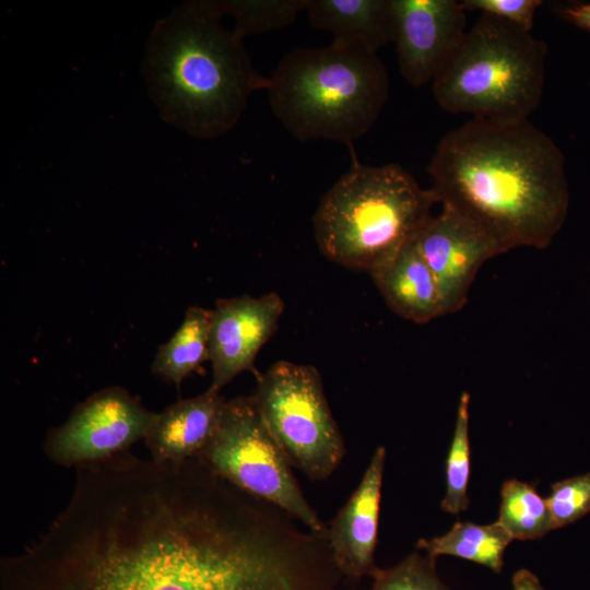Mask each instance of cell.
I'll use <instances>...</instances> for the list:
<instances>
[{"label":"cell","mask_w":590,"mask_h":590,"mask_svg":"<svg viewBox=\"0 0 590 590\" xmlns=\"http://www.w3.org/2000/svg\"><path fill=\"white\" fill-rule=\"evenodd\" d=\"M257 380L255 400L290 464L310 480L327 479L345 448L318 370L279 361Z\"/></svg>","instance_id":"cell-8"},{"label":"cell","mask_w":590,"mask_h":590,"mask_svg":"<svg viewBox=\"0 0 590 590\" xmlns=\"http://www.w3.org/2000/svg\"><path fill=\"white\" fill-rule=\"evenodd\" d=\"M511 540L497 521L485 526L458 521L441 536L418 540L416 547L434 558L452 555L500 573L504 553Z\"/></svg>","instance_id":"cell-18"},{"label":"cell","mask_w":590,"mask_h":590,"mask_svg":"<svg viewBox=\"0 0 590 590\" xmlns=\"http://www.w3.org/2000/svg\"><path fill=\"white\" fill-rule=\"evenodd\" d=\"M500 497L497 522L512 540H534L554 530L546 500L533 485L517 479L505 481Z\"/></svg>","instance_id":"cell-19"},{"label":"cell","mask_w":590,"mask_h":590,"mask_svg":"<svg viewBox=\"0 0 590 590\" xmlns=\"http://www.w3.org/2000/svg\"><path fill=\"white\" fill-rule=\"evenodd\" d=\"M546 52L531 32L482 13L433 79L434 98L473 120L527 121L541 103Z\"/></svg>","instance_id":"cell-6"},{"label":"cell","mask_w":590,"mask_h":590,"mask_svg":"<svg viewBox=\"0 0 590 590\" xmlns=\"http://www.w3.org/2000/svg\"><path fill=\"white\" fill-rule=\"evenodd\" d=\"M415 241L437 281L446 314L464 306L480 268L503 253L480 227L445 205L425 222Z\"/></svg>","instance_id":"cell-11"},{"label":"cell","mask_w":590,"mask_h":590,"mask_svg":"<svg viewBox=\"0 0 590 590\" xmlns=\"http://www.w3.org/2000/svg\"><path fill=\"white\" fill-rule=\"evenodd\" d=\"M156 416L126 389L108 387L76 404L63 424L49 429L44 452L62 467L101 462L129 451Z\"/></svg>","instance_id":"cell-9"},{"label":"cell","mask_w":590,"mask_h":590,"mask_svg":"<svg viewBox=\"0 0 590 590\" xmlns=\"http://www.w3.org/2000/svg\"><path fill=\"white\" fill-rule=\"evenodd\" d=\"M415 237L369 273L394 314L416 323H426L447 314L437 281L421 255Z\"/></svg>","instance_id":"cell-15"},{"label":"cell","mask_w":590,"mask_h":590,"mask_svg":"<svg viewBox=\"0 0 590 590\" xmlns=\"http://www.w3.org/2000/svg\"><path fill=\"white\" fill-rule=\"evenodd\" d=\"M212 309L190 306L172 338L162 344L152 363V373L180 386L182 380L210 359Z\"/></svg>","instance_id":"cell-17"},{"label":"cell","mask_w":590,"mask_h":590,"mask_svg":"<svg viewBox=\"0 0 590 590\" xmlns=\"http://www.w3.org/2000/svg\"><path fill=\"white\" fill-rule=\"evenodd\" d=\"M545 500L554 529L579 520L590 511V473L554 483Z\"/></svg>","instance_id":"cell-23"},{"label":"cell","mask_w":590,"mask_h":590,"mask_svg":"<svg viewBox=\"0 0 590 590\" xmlns=\"http://www.w3.org/2000/svg\"><path fill=\"white\" fill-rule=\"evenodd\" d=\"M512 590H544L539 578L528 569H519L512 577Z\"/></svg>","instance_id":"cell-26"},{"label":"cell","mask_w":590,"mask_h":590,"mask_svg":"<svg viewBox=\"0 0 590 590\" xmlns=\"http://www.w3.org/2000/svg\"><path fill=\"white\" fill-rule=\"evenodd\" d=\"M562 15L578 28L590 32V2L568 5L562 10Z\"/></svg>","instance_id":"cell-25"},{"label":"cell","mask_w":590,"mask_h":590,"mask_svg":"<svg viewBox=\"0 0 590 590\" xmlns=\"http://www.w3.org/2000/svg\"><path fill=\"white\" fill-rule=\"evenodd\" d=\"M269 79L272 113L300 141L353 146L374 126L389 95L388 72L377 52L335 43L291 50Z\"/></svg>","instance_id":"cell-4"},{"label":"cell","mask_w":590,"mask_h":590,"mask_svg":"<svg viewBox=\"0 0 590 590\" xmlns=\"http://www.w3.org/2000/svg\"><path fill=\"white\" fill-rule=\"evenodd\" d=\"M197 459L216 476L278 507L311 532H327L305 499L253 396L226 401L215 432Z\"/></svg>","instance_id":"cell-7"},{"label":"cell","mask_w":590,"mask_h":590,"mask_svg":"<svg viewBox=\"0 0 590 590\" xmlns=\"http://www.w3.org/2000/svg\"><path fill=\"white\" fill-rule=\"evenodd\" d=\"M467 11H477L507 21L531 32L541 0H462Z\"/></svg>","instance_id":"cell-24"},{"label":"cell","mask_w":590,"mask_h":590,"mask_svg":"<svg viewBox=\"0 0 590 590\" xmlns=\"http://www.w3.org/2000/svg\"><path fill=\"white\" fill-rule=\"evenodd\" d=\"M217 16L231 15L236 25L235 34L244 38L250 34L282 30L306 11L308 0H225L206 1Z\"/></svg>","instance_id":"cell-20"},{"label":"cell","mask_w":590,"mask_h":590,"mask_svg":"<svg viewBox=\"0 0 590 590\" xmlns=\"http://www.w3.org/2000/svg\"><path fill=\"white\" fill-rule=\"evenodd\" d=\"M326 539L203 472L143 464L81 492L0 590H337Z\"/></svg>","instance_id":"cell-1"},{"label":"cell","mask_w":590,"mask_h":590,"mask_svg":"<svg viewBox=\"0 0 590 590\" xmlns=\"http://www.w3.org/2000/svg\"><path fill=\"white\" fill-rule=\"evenodd\" d=\"M225 403L220 391L209 388L157 413L144 437L151 459L180 463L197 458L215 432Z\"/></svg>","instance_id":"cell-14"},{"label":"cell","mask_w":590,"mask_h":590,"mask_svg":"<svg viewBox=\"0 0 590 590\" xmlns=\"http://www.w3.org/2000/svg\"><path fill=\"white\" fill-rule=\"evenodd\" d=\"M143 73L163 119L201 139L228 132L250 95L270 84L206 0L186 2L156 23Z\"/></svg>","instance_id":"cell-3"},{"label":"cell","mask_w":590,"mask_h":590,"mask_svg":"<svg viewBox=\"0 0 590 590\" xmlns=\"http://www.w3.org/2000/svg\"><path fill=\"white\" fill-rule=\"evenodd\" d=\"M435 560L414 552L391 568H378L370 590H450L437 576Z\"/></svg>","instance_id":"cell-22"},{"label":"cell","mask_w":590,"mask_h":590,"mask_svg":"<svg viewBox=\"0 0 590 590\" xmlns=\"http://www.w3.org/2000/svg\"><path fill=\"white\" fill-rule=\"evenodd\" d=\"M437 202L463 215L499 247L546 248L569 209L565 157L529 120H473L438 142L427 167Z\"/></svg>","instance_id":"cell-2"},{"label":"cell","mask_w":590,"mask_h":590,"mask_svg":"<svg viewBox=\"0 0 590 590\" xmlns=\"http://www.w3.org/2000/svg\"><path fill=\"white\" fill-rule=\"evenodd\" d=\"M310 25L333 35L332 43L377 52L392 42L391 0H308Z\"/></svg>","instance_id":"cell-16"},{"label":"cell","mask_w":590,"mask_h":590,"mask_svg":"<svg viewBox=\"0 0 590 590\" xmlns=\"http://www.w3.org/2000/svg\"><path fill=\"white\" fill-rule=\"evenodd\" d=\"M385 459L386 449L380 446L375 450L359 485L327 528L333 562L341 575L351 578L373 577L378 570L374 553Z\"/></svg>","instance_id":"cell-13"},{"label":"cell","mask_w":590,"mask_h":590,"mask_svg":"<svg viewBox=\"0 0 590 590\" xmlns=\"http://www.w3.org/2000/svg\"><path fill=\"white\" fill-rule=\"evenodd\" d=\"M284 302L276 293L217 299L210 327V389L220 391L243 371H255L261 347L278 328Z\"/></svg>","instance_id":"cell-12"},{"label":"cell","mask_w":590,"mask_h":590,"mask_svg":"<svg viewBox=\"0 0 590 590\" xmlns=\"http://www.w3.org/2000/svg\"><path fill=\"white\" fill-rule=\"evenodd\" d=\"M392 43L401 75L415 87L432 82L467 32L457 0H391Z\"/></svg>","instance_id":"cell-10"},{"label":"cell","mask_w":590,"mask_h":590,"mask_svg":"<svg viewBox=\"0 0 590 590\" xmlns=\"http://www.w3.org/2000/svg\"><path fill=\"white\" fill-rule=\"evenodd\" d=\"M350 168L322 196L312 217L320 252L344 267L370 271L413 239L437 199L398 164Z\"/></svg>","instance_id":"cell-5"},{"label":"cell","mask_w":590,"mask_h":590,"mask_svg":"<svg viewBox=\"0 0 590 590\" xmlns=\"http://www.w3.org/2000/svg\"><path fill=\"white\" fill-rule=\"evenodd\" d=\"M469 401L470 396H460L452 440L446 462V494L441 508L451 515H458L469 506L468 484L470 479L469 441Z\"/></svg>","instance_id":"cell-21"}]
</instances>
